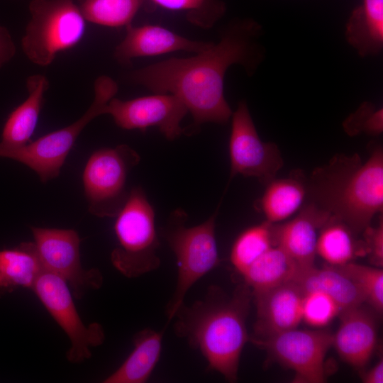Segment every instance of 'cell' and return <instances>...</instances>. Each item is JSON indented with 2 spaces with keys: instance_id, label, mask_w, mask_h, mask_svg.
Returning a JSON list of instances; mask_svg holds the SVG:
<instances>
[{
  "instance_id": "cell-12",
  "label": "cell",
  "mask_w": 383,
  "mask_h": 383,
  "mask_svg": "<svg viewBox=\"0 0 383 383\" xmlns=\"http://www.w3.org/2000/svg\"><path fill=\"white\" fill-rule=\"evenodd\" d=\"M44 270L63 279L74 298L80 299L89 289H98L103 277L97 268L85 270L80 260V239L72 229L31 227Z\"/></svg>"
},
{
  "instance_id": "cell-31",
  "label": "cell",
  "mask_w": 383,
  "mask_h": 383,
  "mask_svg": "<svg viewBox=\"0 0 383 383\" xmlns=\"http://www.w3.org/2000/svg\"><path fill=\"white\" fill-rule=\"evenodd\" d=\"M150 1L161 7H163L165 9H167L170 10L188 11L190 13V21L192 22L198 24L199 26L208 27L206 19L203 15V10L205 12V13L207 15L206 9L209 7V4H208L209 0H150Z\"/></svg>"
},
{
  "instance_id": "cell-5",
  "label": "cell",
  "mask_w": 383,
  "mask_h": 383,
  "mask_svg": "<svg viewBox=\"0 0 383 383\" xmlns=\"http://www.w3.org/2000/svg\"><path fill=\"white\" fill-rule=\"evenodd\" d=\"M117 245L111 253L113 266L128 278H137L160 265L155 213L143 189L133 188L116 216Z\"/></svg>"
},
{
  "instance_id": "cell-22",
  "label": "cell",
  "mask_w": 383,
  "mask_h": 383,
  "mask_svg": "<svg viewBox=\"0 0 383 383\" xmlns=\"http://www.w3.org/2000/svg\"><path fill=\"white\" fill-rule=\"evenodd\" d=\"M43 267L34 242L0 250V295L18 287L33 290Z\"/></svg>"
},
{
  "instance_id": "cell-29",
  "label": "cell",
  "mask_w": 383,
  "mask_h": 383,
  "mask_svg": "<svg viewBox=\"0 0 383 383\" xmlns=\"http://www.w3.org/2000/svg\"><path fill=\"white\" fill-rule=\"evenodd\" d=\"M340 309L328 295L318 291L304 293L302 305V319L308 324L321 327L328 324Z\"/></svg>"
},
{
  "instance_id": "cell-2",
  "label": "cell",
  "mask_w": 383,
  "mask_h": 383,
  "mask_svg": "<svg viewBox=\"0 0 383 383\" xmlns=\"http://www.w3.org/2000/svg\"><path fill=\"white\" fill-rule=\"evenodd\" d=\"M251 290L244 284L228 298L216 286H211L204 297L177 309L174 331L198 350L209 370L231 382L238 379L240 355L249 340L245 320Z\"/></svg>"
},
{
  "instance_id": "cell-19",
  "label": "cell",
  "mask_w": 383,
  "mask_h": 383,
  "mask_svg": "<svg viewBox=\"0 0 383 383\" xmlns=\"http://www.w3.org/2000/svg\"><path fill=\"white\" fill-rule=\"evenodd\" d=\"M345 34L360 56L379 54L383 48V0H362L353 10Z\"/></svg>"
},
{
  "instance_id": "cell-32",
  "label": "cell",
  "mask_w": 383,
  "mask_h": 383,
  "mask_svg": "<svg viewBox=\"0 0 383 383\" xmlns=\"http://www.w3.org/2000/svg\"><path fill=\"white\" fill-rule=\"evenodd\" d=\"M366 252L371 262L376 267L383 265V219L379 218L375 227L367 226L364 231Z\"/></svg>"
},
{
  "instance_id": "cell-25",
  "label": "cell",
  "mask_w": 383,
  "mask_h": 383,
  "mask_svg": "<svg viewBox=\"0 0 383 383\" xmlns=\"http://www.w3.org/2000/svg\"><path fill=\"white\" fill-rule=\"evenodd\" d=\"M306 194L304 184L293 178L272 179L259 200L257 209L266 221L274 223L288 218L301 206Z\"/></svg>"
},
{
  "instance_id": "cell-4",
  "label": "cell",
  "mask_w": 383,
  "mask_h": 383,
  "mask_svg": "<svg viewBox=\"0 0 383 383\" xmlns=\"http://www.w3.org/2000/svg\"><path fill=\"white\" fill-rule=\"evenodd\" d=\"M217 213L218 209L203 223L187 226V214L177 209L160 229V235L174 252L177 264L174 292L166 307L168 322L184 304L190 288L220 262L216 239Z\"/></svg>"
},
{
  "instance_id": "cell-27",
  "label": "cell",
  "mask_w": 383,
  "mask_h": 383,
  "mask_svg": "<svg viewBox=\"0 0 383 383\" xmlns=\"http://www.w3.org/2000/svg\"><path fill=\"white\" fill-rule=\"evenodd\" d=\"M143 0H77L86 21L102 26H128Z\"/></svg>"
},
{
  "instance_id": "cell-3",
  "label": "cell",
  "mask_w": 383,
  "mask_h": 383,
  "mask_svg": "<svg viewBox=\"0 0 383 383\" xmlns=\"http://www.w3.org/2000/svg\"><path fill=\"white\" fill-rule=\"evenodd\" d=\"M315 204L345 223L354 233L370 226L383 210V150L376 147L362 163L357 154L339 155L311 178Z\"/></svg>"
},
{
  "instance_id": "cell-30",
  "label": "cell",
  "mask_w": 383,
  "mask_h": 383,
  "mask_svg": "<svg viewBox=\"0 0 383 383\" xmlns=\"http://www.w3.org/2000/svg\"><path fill=\"white\" fill-rule=\"evenodd\" d=\"M343 126L345 133L351 136L361 133L380 135L383 131V110L376 109L370 102H365L345 120Z\"/></svg>"
},
{
  "instance_id": "cell-17",
  "label": "cell",
  "mask_w": 383,
  "mask_h": 383,
  "mask_svg": "<svg viewBox=\"0 0 383 383\" xmlns=\"http://www.w3.org/2000/svg\"><path fill=\"white\" fill-rule=\"evenodd\" d=\"M340 322L333 334V346L340 357L355 368H363L370 360L377 343L374 316L362 304L342 311Z\"/></svg>"
},
{
  "instance_id": "cell-6",
  "label": "cell",
  "mask_w": 383,
  "mask_h": 383,
  "mask_svg": "<svg viewBox=\"0 0 383 383\" xmlns=\"http://www.w3.org/2000/svg\"><path fill=\"white\" fill-rule=\"evenodd\" d=\"M30 18L21 40L23 51L34 64L47 66L61 52L83 38L86 20L74 0H32Z\"/></svg>"
},
{
  "instance_id": "cell-7",
  "label": "cell",
  "mask_w": 383,
  "mask_h": 383,
  "mask_svg": "<svg viewBox=\"0 0 383 383\" xmlns=\"http://www.w3.org/2000/svg\"><path fill=\"white\" fill-rule=\"evenodd\" d=\"M138 153L128 145L94 151L82 174L89 211L98 217H116L130 192L126 189L130 171L140 162Z\"/></svg>"
},
{
  "instance_id": "cell-23",
  "label": "cell",
  "mask_w": 383,
  "mask_h": 383,
  "mask_svg": "<svg viewBox=\"0 0 383 383\" xmlns=\"http://www.w3.org/2000/svg\"><path fill=\"white\" fill-rule=\"evenodd\" d=\"M300 267L279 246L274 245L255 260L241 274L255 294L293 279Z\"/></svg>"
},
{
  "instance_id": "cell-13",
  "label": "cell",
  "mask_w": 383,
  "mask_h": 383,
  "mask_svg": "<svg viewBox=\"0 0 383 383\" xmlns=\"http://www.w3.org/2000/svg\"><path fill=\"white\" fill-rule=\"evenodd\" d=\"M154 94L129 100L113 97L105 106L103 114L110 115L123 129L144 131L157 127L167 140H174L185 133L181 123L188 110L173 94Z\"/></svg>"
},
{
  "instance_id": "cell-24",
  "label": "cell",
  "mask_w": 383,
  "mask_h": 383,
  "mask_svg": "<svg viewBox=\"0 0 383 383\" xmlns=\"http://www.w3.org/2000/svg\"><path fill=\"white\" fill-rule=\"evenodd\" d=\"M353 231L331 216L321 228L316 245L318 254L329 265L340 266L366 253L364 242H358Z\"/></svg>"
},
{
  "instance_id": "cell-21",
  "label": "cell",
  "mask_w": 383,
  "mask_h": 383,
  "mask_svg": "<svg viewBox=\"0 0 383 383\" xmlns=\"http://www.w3.org/2000/svg\"><path fill=\"white\" fill-rule=\"evenodd\" d=\"M164 331L145 328L133 338V350L104 383H144L150 377L160 357Z\"/></svg>"
},
{
  "instance_id": "cell-33",
  "label": "cell",
  "mask_w": 383,
  "mask_h": 383,
  "mask_svg": "<svg viewBox=\"0 0 383 383\" xmlns=\"http://www.w3.org/2000/svg\"><path fill=\"white\" fill-rule=\"evenodd\" d=\"M16 53L15 43L6 28L0 26V68Z\"/></svg>"
},
{
  "instance_id": "cell-20",
  "label": "cell",
  "mask_w": 383,
  "mask_h": 383,
  "mask_svg": "<svg viewBox=\"0 0 383 383\" xmlns=\"http://www.w3.org/2000/svg\"><path fill=\"white\" fill-rule=\"evenodd\" d=\"M26 88L27 98L9 114L3 127L1 141L4 143L26 144L35 130L49 82L45 75L33 74L28 77Z\"/></svg>"
},
{
  "instance_id": "cell-9",
  "label": "cell",
  "mask_w": 383,
  "mask_h": 383,
  "mask_svg": "<svg viewBox=\"0 0 383 383\" xmlns=\"http://www.w3.org/2000/svg\"><path fill=\"white\" fill-rule=\"evenodd\" d=\"M249 340L265 349L270 357L292 370L295 373L294 382H326L324 360L333 341L331 332L296 328Z\"/></svg>"
},
{
  "instance_id": "cell-8",
  "label": "cell",
  "mask_w": 383,
  "mask_h": 383,
  "mask_svg": "<svg viewBox=\"0 0 383 383\" xmlns=\"http://www.w3.org/2000/svg\"><path fill=\"white\" fill-rule=\"evenodd\" d=\"M94 91L91 104L77 121L26 144L14 145L0 141V157L11 159L26 165L43 182L58 177L81 132L90 121L103 115L105 106L111 99L110 92L104 87H95Z\"/></svg>"
},
{
  "instance_id": "cell-10",
  "label": "cell",
  "mask_w": 383,
  "mask_h": 383,
  "mask_svg": "<svg viewBox=\"0 0 383 383\" xmlns=\"http://www.w3.org/2000/svg\"><path fill=\"white\" fill-rule=\"evenodd\" d=\"M33 291L65 331L70 340L66 358L71 363H81L91 356L90 348L101 345L105 334L101 324L86 326L82 321L67 283L60 277L43 270Z\"/></svg>"
},
{
  "instance_id": "cell-18",
  "label": "cell",
  "mask_w": 383,
  "mask_h": 383,
  "mask_svg": "<svg viewBox=\"0 0 383 383\" xmlns=\"http://www.w3.org/2000/svg\"><path fill=\"white\" fill-rule=\"evenodd\" d=\"M292 280L304 293L318 291L328 295L338 304L340 312L365 302L355 282L336 266L299 268Z\"/></svg>"
},
{
  "instance_id": "cell-1",
  "label": "cell",
  "mask_w": 383,
  "mask_h": 383,
  "mask_svg": "<svg viewBox=\"0 0 383 383\" xmlns=\"http://www.w3.org/2000/svg\"><path fill=\"white\" fill-rule=\"evenodd\" d=\"M262 34V26L252 19L233 21L221 32L218 42L207 49L135 70L128 79L153 93L178 97L193 118L185 133L206 123H226L233 113L223 93L226 72L233 65H240L248 75L255 73L265 56Z\"/></svg>"
},
{
  "instance_id": "cell-34",
  "label": "cell",
  "mask_w": 383,
  "mask_h": 383,
  "mask_svg": "<svg viewBox=\"0 0 383 383\" xmlns=\"http://www.w3.org/2000/svg\"><path fill=\"white\" fill-rule=\"evenodd\" d=\"M361 379L365 383L383 382V361L381 359L374 367L365 372L361 375Z\"/></svg>"
},
{
  "instance_id": "cell-14",
  "label": "cell",
  "mask_w": 383,
  "mask_h": 383,
  "mask_svg": "<svg viewBox=\"0 0 383 383\" xmlns=\"http://www.w3.org/2000/svg\"><path fill=\"white\" fill-rule=\"evenodd\" d=\"M252 295L257 321L255 335L250 338H263L296 328L302 320L304 292L293 280Z\"/></svg>"
},
{
  "instance_id": "cell-16",
  "label": "cell",
  "mask_w": 383,
  "mask_h": 383,
  "mask_svg": "<svg viewBox=\"0 0 383 383\" xmlns=\"http://www.w3.org/2000/svg\"><path fill=\"white\" fill-rule=\"evenodd\" d=\"M331 217L328 211L314 203L308 204L292 220L276 225L277 245L300 268L313 266L320 230Z\"/></svg>"
},
{
  "instance_id": "cell-26",
  "label": "cell",
  "mask_w": 383,
  "mask_h": 383,
  "mask_svg": "<svg viewBox=\"0 0 383 383\" xmlns=\"http://www.w3.org/2000/svg\"><path fill=\"white\" fill-rule=\"evenodd\" d=\"M275 226L265 221L245 229L238 236L233 244L230 260L240 274L267 250L277 245Z\"/></svg>"
},
{
  "instance_id": "cell-28",
  "label": "cell",
  "mask_w": 383,
  "mask_h": 383,
  "mask_svg": "<svg viewBox=\"0 0 383 383\" xmlns=\"http://www.w3.org/2000/svg\"><path fill=\"white\" fill-rule=\"evenodd\" d=\"M348 275L362 292L365 301L379 314L383 311V271L378 267H369L354 262L336 266Z\"/></svg>"
},
{
  "instance_id": "cell-11",
  "label": "cell",
  "mask_w": 383,
  "mask_h": 383,
  "mask_svg": "<svg viewBox=\"0 0 383 383\" xmlns=\"http://www.w3.org/2000/svg\"><path fill=\"white\" fill-rule=\"evenodd\" d=\"M231 118L230 179L242 175L269 183L284 165L278 146L260 139L245 101L239 102Z\"/></svg>"
},
{
  "instance_id": "cell-15",
  "label": "cell",
  "mask_w": 383,
  "mask_h": 383,
  "mask_svg": "<svg viewBox=\"0 0 383 383\" xmlns=\"http://www.w3.org/2000/svg\"><path fill=\"white\" fill-rule=\"evenodd\" d=\"M213 43L198 41L182 36L155 25L126 26L124 38L116 47L114 57L121 65H128L133 58L164 55L176 51L197 53Z\"/></svg>"
}]
</instances>
